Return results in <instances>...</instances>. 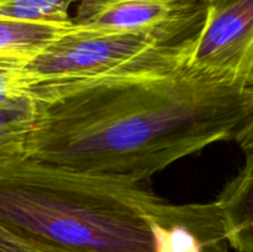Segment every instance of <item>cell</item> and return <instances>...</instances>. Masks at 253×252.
<instances>
[{"label":"cell","instance_id":"obj_1","mask_svg":"<svg viewBox=\"0 0 253 252\" xmlns=\"http://www.w3.org/2000/svg\"><path fill=\"white\" fill-rule=\"evenodd\" d=\"M31 90L37 120L22 157L141 183L234 140L253 114V89L189 62L42 82Z\"/></svg>","mask_w":253,"mask_h":252},{"label":"cell","instance_id":"obj_2","mask_svg":"<svg viewBox=\"0 0 253 252\" xmlns=\"http://www.w3.org/2000/svg\"><path fill=\"white\" fill-rule=\"evenodd\" d=\"M141 182L0 160V222L71 252H155Z\"/></svg>","mask_w":253,"mask_h":252},{"label":"cell","instance_id":"obj_3","mask_svg":"<svg viewBox=\"0 0 253 252\" xmlns=\"http://www.w3.org/2000/svg\"><path fill=\"white\" fill-rule=\"evenodd\" d=\"M197 40L77 25L73 31L24 67V72L32 85L93 78L136 67L173 66L190 61Z\"/></svg>","mask_w":253,"mask_h":252},{"label":"cell","instance_id":"obj_4","mask_svg":"<svg viewBox=\"0 0 253 252\" xmlns=\"http://www.w3.org/2000/svg\"><path fill=\"white\" fill-rule=\"evenodd\" d=\"M208 10V0H79L73 20L88 29L195 40Z\"/></svg>","mask_w":253,"mask_h":252},{"label":"cell","instance_id":"obj_5","mask_svg":"<svg viewBox=\"0 0 253 252\" xmlns=\"http://www.w3.org/2000/svg\"><path fill=\"white\" fill-rule=\"evenodd\" d=\"M189 63L253 89V0H209Z\"/></svg>","mask_w":253,"mask_h":252},{"label":"cell","instance_id":"obj_6","mask_svg":"<svg viewBox=\"0 0 253 252\" xmlns=\"http://www.w3.org/2000/svg\"><path fill=\"white\" fill-rule=\"evenodd\" d=\"M155 252H230L232 249L219 205L172 204L157 197L145 210Z\"/></svg>","mask_w":253,"mask_h":252},{"label":"cell","instance_id":"obj_7","mask_svg":"<svg viewBox=\"0 0 253 252\" xmlns=\"http://www.w3.org/2000/svg\"><path fill=\"white\" fill-rule=\"evenodd\" d=\"M37 120L31 85L15 76L0 78V160L22 157L25 141Z\"/></svg>","mask_w":253,"mask_h":252},{"label":"cell","instance_id":"obj_8","mask_svg":"<svg viewBox=\"0 0 253 252\" xmlns=\"http://www.w3.org/2000/svg\"><path fill=\"white\" fill-rule=\"evenodd\" d=\"M77 27L71 21L0 19V63L26 67Z\"/></svg>","mask_w":253,"mask_h":252},{"label":"cell","instance_id":"obj_9","mask_svg":"<svg viewBox=\"0 0 253 252\" xmlns=\"http://www.w3.org/2000/svg\"><path fill=\"white\" fill-rule=\"evenodd\" d=\"M215 202L224 216L231 247L246 252L253 245V155L246 156L244 167L226 183Z\"/></svg>","mask_w":253,"mask_h":252},{"label":"cell","instance_id":"obj_10","mask_svg":"<svg viewBox=\"0 0 253 252\" xmlns=\"http://www.w3.org/2000/svg\"><path fill=\"white\" fill-rule=\"evenodd\" d=\"M78 0H0V19L71 21L69 7Z\"/></svg>","mask_w":253,"mask_h":252},{"label":"cell","instance_id":"obj_11","mask_svg":"<svg viewBox=\"0 0 253 252\" xmlns=\"http://www.w3.org/2000/svg\"><path fill=\"white\" fill-rule=\"evenodd\" d=\"M0 252H71L52 242L0 222Z\"/></svg>","mask_w":253,"mask_h":252},{"label":"cell","instance_id":"obj_12","mask_svg":"<svg viewBox=\"0 0 253 252\" xmlns=\"http://www.w3.org/2000/svg\"><path fill=\"white\" fill-rule=\"evenodd\" d=\"M234 141L244 151L245 155H253V114L237 128Z\"/></svg>","mask_w":253,"mask_h":252},{"label":"cell","instance_id":"obj_13","mask_svg":"<svg viewBox=\"0 0 253 252\" xmlns=\"http://www.w3.org/2000/svg\"><path fill=\"white\" fill-rule=\"evenodd\" d=\"M246 252H253V245H252V246H250L249 249L246 250Z\"/></svg>","mask_w":253,"mask_h":252},{"label":"cell","instance_id":"obj_14","mask_svg":"<svg viewBox=\"0 0 253 252\" xmlns=\"http://www.w3.org/2000/svg\"><path fill=\"white\" fill-rule=\"evenodd\" d=\"M208 1H209V0H208Z\"/></svg>","mask_w":253,"mask_h":252},{"label":"cell","instance_id":"obj_15","mask_svg":"<svg viewBox=\"0 0 253 252\" xmlns=\"http://www.w3.org/2000/svg\"><path fill=\"white\" fill-rule=\"evenodd\" d=\"M78 1H79V0H78Z\"/></svg>","mask_w":253,"mask_h":252}]
</instances>
